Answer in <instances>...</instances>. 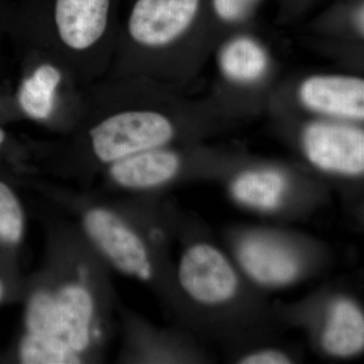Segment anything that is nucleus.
Here are the masks:
<instances>
[{
	"instance_id": "1",
	"label": "nucleus",
	"mask_w": 364,
	"mask_h": 364,
	"mask_svg": "<svg viewBox=\"0 0 364 364\" xmlns=\"http://www.w3.org/2000/svg\"><path fill=\"white\" fill-rule=\"evenodd\" d=\"M98 119L88 130L90 148L98 161L111 165L136 153L164 147L176 133L166 114L134 107L97 112Z\"/></svg>"
},
{
	"instance_id": "2",
	"label": "nucleus",
	"mask_w": 364,
	"mask_h": 364,
	"mask_svg": "<svg viewBox=\"0 0 364 364\" xmlns=\"http://www.w3.org/2000/svg\"><path fill=\"white\" fill-rule=\"evenodd\" d=\"M200 0H136L124 38L144 49H164L177 42L195 20Z\"/></svg>"
},
{
	"instance_id": "3",
	"label": "nucleus",
	"mask_w": 364,
	"mask_h": 364,
	"mask_svg": "<svg viewBox=\"0 0 364 364\" xmlns=\"http://www.w3.org/2000/svg\"><path fill=\"white\" fill-rule=\"evenodd\" d=\"M178 279L183 291L203 305H219L233 298L238 289L234 268L217 248L196 244L182 256Z\"/></svg>"
},
{
	"instance_id": "4",
	"label": "nucleus",
	"mask_w": 364,
	"mask_h": 364,
	"mask_svg": "<svg viewBox=\"0 0 364 364\" xmlns=\"http://www.w3.org/2000/svg\"><path fill=\"white\" fill-rule=\"evenodd\" d=\"M306 157L318 168L346 176L364 170V133L354 127L314 123L303 136Z\"/></svg>"
},
{
	"instance_id": "5",
	"label": "nucleus",
	"mask_w": 364,
	"mask_h": 364,
	"mask_svg": "<svg viewBox=\"0 0 364 364\" xmlns=\"http://www.w3.org/2000/svg\"><path fill=\"white\" fill-rule=\"evenodd\" d=\"M86 233L119 270L150 279L152 267L143 241L116 215L104 208L91 210L85 217Z\"/></svg>"
},
{
	"instance_id": "6",
	"label": "nucleus",
	"mask_w": 364,
	"mask_h": 364,
	"mask_svg": "<svg viewBox=\"0 0 364 364\" xmlns=\"http://www.w3.org/2000/svg\"><path fill=\"white\" fill-rule=\"evenodd\" d=\"M68 80L74 81L56 62L33 54V69L23 78L18 90L21 111L38 122H50L58 117Z\"/></svg>"
},
{
	"instance_id": "7",
	"label": "nucleus",
	"mask_w": 364,
	"mask_h": 364,
	"mask_svg": "<svg viewBox=\"0 0 364 364\" xmlns=\"http://www.w3.org/2000/svg\"><path fill=\"white\" fill-rule=\"evenodd\" d=\"M308 109L346 119H363L364 81L346 76H314L299 90Z\"/></svg>"
},
{
	"instance_id": "8",
	"label": "nucleus",
	"mask_w": 364,
	"mask_h": 364,
	"mask_svg": "<svg viewBox=\"0 0 364 364\" xmlns=\"http://www.w3.org/2000/svg\"><path fill=\"white\" fill-rule=\"evenodd\" d=\"M238 257L249 277L264 286H284L293 282L299 273L298 260L293 253L259 237L242 242Z\"/></svg>"
},
{
	"instance_id": "9",
	"label": "nucleus",
	"mask_w": 364,
	"mask_h": 364,
	"mask_svg": "<svg viewBox=\"0 0 364 364\" xmlns=\"http://www.w3.org/2000/svg\"><path fill=\"white\" fill-rule=\"evenodd\" d=\"M181 159L176 153L155 148L136 153L112 163L109 176L119 186L127 188H151L171 181L178 172Z\"/></svg>"
},
{
	"instance_id": "10",
	"label": "nucleus",
	"mask_w": 364,
	"mask_h": 364,
	"mask_svg": "<svg viewBox=\"0 0 364 364\" xmlns=\"http://www.w3.org/2000/svg\"><path fill=\"white\" fill-rule=\"evenodd\" d=\"M56 299L60 338L80 353L90 345L93 301L87 289L77 284L63 287Z\"/></svg>"
},
{
	"instance_id": "11",
	"label": "nucleus",
	"mask_w": 364,
	"mask_h": 364,
	"mask_svg": "<svg viewBox=\"0 0 364 364\" xmlns=\"http://www.w3.org/2000/svg\"><path fill=\"white\" fill-rule=\"evenodd\" d=\"M322 344L328 353L339 358L354 355L363 350L364 318L355 304L344 299L333 304Z\"/></svg>"
},
{
	"instance_id": "12",
	"label": "nucleus",
	"mask_w": 364,
	"mask_h": 364,
	"mask_svg": "<svg viewBox=\"0 0 364 364\" xmlns=\"http://www.w3.org/2000/svg\"><path fill=\"white\" fill-rule=\"evenodd\" d=\"M287 179L275 170H253L237 177L232 193L237 200L249 207L273 210L282 202L286 193Z\"/></svg>"
},
{
	"instance_id": "13",
	"label": "nucleus",
	"mask_w": 364,
	"mask_h": 364,
	"mask_svg": "<svg viewBox=\"0 0 364 364\" xmlns=\"http://www.w3.org/2000/svg\"><path fill=\"white\" fill-rule=\"evenodd\" d=\"M223 73L236 82H254L262 77L267 68L264 50L250 38L230 41L220 54Z\"/></svg>"
},
{
	"instance_id": "14",
	"label": "nucleus",
	"mask_w": 364,
	"mask_h": 364,
	"mask_svg": "<svg viewBox=\"0 0 364 364\" xmlns=\"http://www.w3.org/2000/svg\"><path fill=\"white\" fill-rule=\"evenodd\" d=\"M21 363L26 364H70L80 363L79 353L56 337L28 334L21 340Z\"/></svg>"
},
{
	"instance_id": "15",
	"label": "nucleus",
	"mask_w": 364,
	"mask_h": 364,
	"mask_svg": "<svg viewBox=\"0 0 364 364\" xmlns=\"http://www.w3.org/2000/svg\"><path fill=\"white\" fill-rule=\"evenodd\" d=\"M26 326L30 334L56 337L61 340L55 296L47 291H38L33 294L26 306Z\"/></svg>"
},
{
	"instance_id": "16",
	"label": "nucleus",
	"mask_w": 364,
	"mask_h": 364,
	"mask_svg": "<svg viewBox=\"0 0 364 364\" xmlns=\"http://www.w3.org/2000/svg\"><path fill=\"white\" fill-rule=\"evenodd\" d=\"M25 230V215L18 196L11 186L0 181V241L16 245Z\"/></svg>"
},
{
	"instance_id": "17",
	"label": "nucleus",
	"mask_w": 364,
	"mask_h": 364,
	"mask_svg": "<svg viewBox=\"0 0 364 364\" xmlns=\"http://www.w3.org/2000/svg\"><path fill=\"white\" fill-rule=\"evenodd\" d=\"M253 0H214L215 13L224 21H233L246 14Z\"/></svg>"
},
{
	"instance_id": "18",
	"label": "nucleus",
	"mask_w": 364,
	"mask_h": 364,
	"mask_svg": "<svg viewBox=\"0 0 364 364\" xmlns=\"http://www.w3.org/2000/svg\"><path fill=\"white\" fill-rule=\"evenodd\" d=\"M289 358L284 353L275 350L255 352L246 356L240 361L243 364H286L289 363Z\"/></svg>"
},
{
	"instance_id": "19",
	"label": "nucleus",
	"mask_w": 364,
	"mask_h": 364,
	"mask_svg": "<svg viewBox=\"0 0 364 364\" xmlns=\"http://www.w3.org/2000/svg\"><path fill=\"white\" fill-rule=\"evenodd\" d=\"M356 21H358V28H360L361 32H363V9H359Z\"/></svg>"
},
{
	"instance_id": "20",
	"label": "nucleus",
	"mask_w": 364,
	"mask_h": 364,
	"mask_svg": "<svg viewBox=\"0 0 364 364\" xmlns=\"http://www.w3.org/2000/svg\"><path fill=\"white\" fill-rule=\"evenodd\" d=\"M4 140H6V133H4V130L0 129V147H1L2 144H4Z\"/></svg>"
},
{
	"instance_id": "21",
	"label": "nucleus",
	"mask_w": 364,
	"mask_h": 364,
	"mask_svg": "<svg viewBox=\"0 0 364 364\" xmlns=\"http://www.w3.org/2000/svg\"><path fill=\"white\" fill-rule=\"evenodd\" d=\"M4 284H2L1 279H0V301H1L2 299H4Z\"/></svg>"
}]
</instances>
